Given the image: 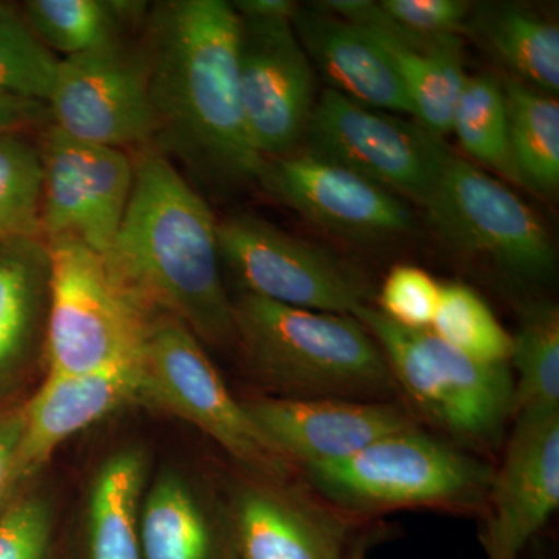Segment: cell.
<instances>
[{"label":"cell","instance_id":"6da1fadb","mask_svg":"<svg viewBox=\"0 0 559 559\" xmlns=\"http://www.w3.org/2000/svg\"><path fill=\"white\" fill-rule=\"evenodd\" d=\"M151 145L209 186L259 182L264 159L246 127L238 76L240 20L226 0H168L146 17Z\"/></svg>","mask_w":559,"mask_h":559},{"label":"cell","instance_id":"7a4b0ae2","mask_svg":"<svg viewBox=\"0 0 559 559\" xmlns=\"http://www.w3.org/2000/svg\"><path fill=\"white\" fill-rule=\"evenodd\" d=\"M132 160L130 204L103 259L157 314L179 319L201 342H235L234 300L223 277L218 219L153 145L139 148Z\"/></svg>","mask_w":559,"mask_h":559},{"label":"cell","instance_id":"3957f363","mask_svg":"<svg viewBox=\"0 0 559 559\" xmlns=\"http://www.w3.org/2000/svg\"><path fill=\"white\" fill-rule=\"evenodd\" d=\"M235 342L264 384L288 399L378 401L395 389L388 360L353 316L241 294Z\"/></svg>","mask_w":559,"mask_h":559},{"label":"cell","instance_id":"277c9868","mask_svg":"<svg viewBox=\"0 0 559 559\" xmlns=\"http://www.w3.org/2000/svg\"><path fill=\"white\" fill-rule=\"evenodd\" d=\"M47 373L142 366L157 312L110 271L102 253L70 238L47 241Z\"/></svg>","mask_w":559,"mask_h":559},{"label":"cell","instance_id":"5b68a950","mask_svg":"<svg viewBox=\"0 0 559 559\" xmlns=\"http://www.w3.org/2000/svg\"><path fill=\"white\" fill-rule=\"evenodd\" d=\"M312 488L340 510L479 506L495 469L414 428L390 433L336 462L305 466Z\"/></svg>","mask_w":559,"mask_h":559},{"label":"cell","instance_id":"8992f818","mask_svg":"<svg viewBox=\"0 0 559 559\" xmlns=\"http://www.w3.org/2000/svg\"><path fill=\"white\" fill-rule=\"evenodd\" d=\"M355 318L377 341L415 409L459 439L479 447L499 443L513 417L509 364L471 359L432 331L404 329L371 305Z\"/></svg>","mask_w":559,"mask_h":559},{"label":"cell","instance_id":"52a82bcc","mask_svg":"<svg viewBox=\"0 0 559 559\" xmlns=\"http://www.w3.org/2000/svg\"><path fill=\"white\" fill-rule=\"evenodd\" d=\"M444 245L520 283H546L557 250L527 202L473 162L451 153L421 205Z\"/></svg>","mask_w":559,"mask_h":559},{"label":"cell","instance_id":"ba28073f","mask_svg":"<svg viewBox=\"0 0 559 559\" xmlns=\"http://www.w3.org/2000/svg\"><path fill=\"white\" fill-rule=\"evenodd\" d=\"M140 404L190 423L259 479L282 480L288 474V460L231 395L197 334L173 316L157 314L151 325Z\"/></svg>","mask_w":559,"mask_h":559},{"label":"cell","instance_id":"9c48e42d","mask_svg":"<svg viewBox=\"0 0 559 559\" xmlns=\"http://www.w3.org/2000/svg\"><path fill=\"white\" fill-rule=\"evenodd\" d=\"M218 246L221 264L241 294L353 318L370 305V288L358 272L261 216L237 213L218 221Z\"/></svg>","mask_w":559,"mask_h":559},{"label":"cell","instance_id":"30bf717a","mask_svg":"<svg viewBox=\"0 0 559 559\" xmlns=\"http://www.w3.org/2000/svg\"><path fill=\"white\" fill-rule=\"evenodd\" d=\"M304 150L419 205L452 153L417 120L369 108L329 87L319 94Z\"/></svg>","mask_w":559,"mask_h":559},{"label":"cell","instance_id":"8fae6325","mask_svg":"<svg viewBox=\"0 0 559 559\" xmlns=\"http://www.w3.org/2000/svg\"><path fill=\"white\" fill-rule=\"evenodd\" d=\"M51 127L92 145L123 150L153 142L145 51L117 38L62 58L49 102Z\"/></svg>","mask_w":559,"mask_h":559},{"label":"cell","instance_id":"7c38bea8","mask_svg":"<svg viewBox=\"0 0 559 559\" xmlns=\"http://www.w3.org/2000/svg\"><path fill=\"white\" fill-rule=\"evenodd\" d=\"M44 186L40 238H70L105 255L130 204L134 160L50 127L39 146Z\"/></svg>","mask_w":559,"mask_h":559},{"label":"cell","instance_id":"4fadbf2b","mask_svg":"<svg viewBox=\"0 0 559 559\" xmlns=\"http://www.w3.org/2000/svg\"><path fill=\"white\" fill-rule=\"evenodd\" d=\"M240 20L238 76L246 127L263 159L304 145L316 103L318 75L290 21Z\"/></svg>","mask_w":559,"mask_h":559},{"label":"cell","instance_id":"5bb4252c","mask_svg":"<svg viewBox=\"0 0 559 559\" xmlns=\"http://www.w3.org/2000/svg\"><path fill=\"white\" fill-rule=\"evenodd\" d=\"M257 183L272 200L342 240H390L414 224L411 210L392 191L305 150L264 159Z\"/></svg>","mask_w":559,"mask_h":559},{"label":"cell","instance_id":"9a60e30c","mask_svg":"<svg viewBox=\"0 0 559 559\" xmlns=\"http://www.w3.org/2000/svg\"><path fill=\"white\" fill-rule=\"evenodd\" d=\"M502 465L492 473L481 544L488 559H520L559 507V412L514 415Z\"/></svg>","mask_w":559,"mask_h":559},{"label":"cell","instance_id":"2e32d148","mask_svg":"<svg viewBox=\"0 0 559 559\" xmlns=\"http://www.w3.org/2000/svg\"><path fill=\"white\" fill-rule=\"evenodd\" d=\"M242 404L278 454L301 468L349 457L415 426L400 406L382 401L261 396Z\"/></svg>","mask_w":559,"mask_h":559},{"label":"cell","instance_id":"e0dca14e","mask_svg":"<svg viewBox=\"0 0 559 559\" xmlns=\"http://www.w3.org/2000/svg\"><path fill=\"white\" fill-rule=\"evenodd\" d=\"M238 559H349L348 522L278 480L242 481L229 502Z\"/></svg>","mask_w":559,"mask_h":559},{"label":"cell","instance_id":"ac0fdd59","mask_svg":"<svg viewBox=\"0 0 559 559\" xmlns=\"http://www.w3.org/2000/svg\"><path fill=\"white\" fill-rule=\"evenodd\" d=\"M142 366L83 373H47L24 404L17 469L24 481L38 474L66 441L124 406L140 404Z\"/></svg>","mask_w":559,"mask_h":559},{"label":"cell","instance_id":"d6986e66","mask_svg":"<svg viewBox=\"0 0 559 559\" xmlns=\"http://www.w3.org/2000/svg\"><path fill=\"white\" fill-rule=\"evenodd\" d=\"M293 27L316 75L349 100L409 117L412 109L395 66L377 36L366 28L300 5Z\"/></svg>","mask_w":559,"mask_h":559},{"label":"cell","instance_id":"ffe728a7","mask_svg":"<svg viewBox=\"0 0 559 559\" xmlns=\"http://www.w3.org/2000/svg\"><path fill=\"white\" fill-rule=\"evenodd\" d=\"M140 544L143 559H238L229 506L178 468L146 487Z\"/></svg>","mask_w":559,"mask_h":559},{"label":"cell","instance_id":"44dd1931","mask_svg":"<svg viewBox=\"0 0 559 559\" xmlns=\"http://www.w3.org/2000/svg\"><path fill=\"white\" fill-rule=\"evenodd\" d=\"M148 474V452L139 444L120 448L103 460L84 509L86 559H143L140 516Z\"/></svg>","mask_w":559,"mask_h":559},{"label":"cell","instance_id":"7402d4cb","mask_svg":"<svg viewBox=\"0 0 559 559\" xmlns=\"http://www.w3.org/2000/svg\"><path fill=\"white\" fill-rule=\"evenodd\" d=\"M50 255L43 238L0 242V382L46 337Z\"/></svg>","mask_w":559,"mask_h":559},{"label":"cell","instance_id":"603a6c76","mask_svg":"<svg viewBox=\"0 0 559 559\" xmlns=\"http://www.w3.org/2000/svg\"><path fill=\"white\" fill-rule=\"evenodd\" d=\"M466 31L476 33L507 76L557 97L559 28L527 7L510 3L473 9Z\"/></svg>","mask_w":559,"mask_h":559},{"label":"cell","instance_id":"cb8c5ba5","mask_svg":"<svg viewBox=\"0 0 559 559\" xmlns=\"http://www.w3.org/2000/svg\"><path fill=\"white\" fill-rule=\"evenodd\" d=\"M373 35L395 66L409 100L412 119L437 138L450 134L455 106L468 80L462 40L436 50H417L378 33Z\"/></svg>","mask_w":559,"mask_h":559},{"label":"cell","instance_id":"d4e9b609","mask_svg":"<svg viewBox=\"0 0 559 559\" xmlns=\"http://www.w3.org/2000/svg\"><path fill=\"white\" fill-rule=\"evenodd\" d=\"M509 108L510 150L518 182L538 193L551 194L559 186V103L502 76Z\"/></svg>","mask_w":559,"mask_h":559},{"label":"cell","instance_id":"484cf974","mask_svg":"<svg viewBox=\"0 0 559 559\" xmlns=\"http://www.w3.org/2000/svg\"><path fill=\"white\" fill-rule=\"evenodd\" d=\"M145 10V2L131 0H27L22 16L53 53L69 58L120 38Z\"/></svg>","mask_w":559,"mask_h":559},{"label":"cell","instance_id":"4316f807","mask_svg":"<svg viewBox=\"0 0 559 559\" xmlns=\"http://www.w3.org/2000/svg\"><path fill=\"white\" fill-rule=\"evenodd\" d=\"M518 371L513 417L559 412V310L551 301H535L522 311L511 334L509 364Z\"/></svg>","mask_w":559,"mask_h":559},{"label":"cell","instance_id":"83f0119b","mask_svg":"<svg viewBox=\"0 0 559 559\" xmlns=\"http://www.w3.org/2000/svg\"><path fill=\"white\" fill-rule=\"evenodd\" d=\"M451 132L471 159L518 182L511 159L509 108L500 79L487 73L468 76Z\"/></svg>","mask_w":559,"mask_h":559},{"label":"cell","instance_id":"f1b7e54d","mask_svg":"<svg viewBox=\"0 0 559 559\" xmlns=\"http://www.w3.org/2000/svg\"><path fill=\"white\" fill-rule=\"evenodd\" d=\"M430 331L471 359L509 364L511 334L471 286L454 282L441 285L439 308Z\"/></svg>","mask_w":559,"mask_h":559},{"label":"cell","instance_id":"f546056e","mask_svg":"<svg viewBox=\"0 0 559 559\" xmlns=\"http://www.w3.org/2000/svg\"><path fill=\"white\" fill-rule=\"evenodd\" d=\"M44 168L39 146L0 135V242L40 238Z\"/></svg>","mask_w":559,"mask_h":559},{"label":"cell","instance_id":"4dcf8cb0","mask_svg":"<svg viewBox=\"0 0 559 559\" xmlns=\"http://www.w3.org/2000/svg\"><path fill=\"white\" fill-rule=\"evenodd\" d=\"M60 61L22 14L0 2V94L47 105Z\"/></svg>","mask_w":559,"mask_h":559},{"label":"cell","instance_id":"1f68e13d","mask_svg":"<svg viewBox=\"0 0 559 559\" xmlns=\"http://www.w3.org/2000/svg\"><path fill=\"white\" fill-rule=\"evenodd\" d=\"M53 503L40 492L16 496L0 514V559H50Z\"/></svg>","mask_w":559,"mask_h":559},{"label":"cell","instance_id":"d6a6232c","mask_svg":"<svg viewBox=\"0 0 559 559\" xmlns=\"http://www.w3.org/2000/svg\"><path fill=\"white\" fill-rule=\"evenodd\" d=\"M440 293V283L428 271L414 264H396L378 294V311L404 329L430 330Z\"/></svg>","mask_w":559,"mask_h":559},{"label":"cell","instance_id":"836d02e7","mask_svg":"<svg viewBox=\"0 0 559 559\" xmlns=\"http://www.w3.org/2000/svg\"><path fill=\"white\" fill-rule=\"evenodd\" d=\"M382 10L403 31L428 44L460 39L474 7L465 0H381Z\"/></svg>","mask_w":559,"mask_h":559},{"label":"cell","instance_id":"e575fe53","mask_svg":"<svg viewBox=\"0 0 559 559\" xmlns=\"http://www.w3.org/2000/svg\"><path fill=\"white\" fill-rule=\"evenodd\" d=\"M24 406L0 407V514L25 484L17 469Z\"/></svg>","mask_w":559,"mask_h":559},{"label":"cell","instance_id":"d590c367","mask_svg":"<svg viewBox=\"0 0 559 559\" xmlns=\"http://www.w3.org/2000/svg\"><path fill=\"white\" fill-rule=\"evenodd\" d=\"M49 116L44 103L0 94V135L20 132Z\"/></svg>","mask_w":559,"mask_h":559},{"label":"cell","instance_id":"8d00e7d4","mask_svg":"<svg viewBox=\"0 0 559 559\" xmlns=\"http://www.w3.org/2000/svg\"><path fill=\"white\" fill-rule=\"evenodd\" d=\"M230 3L238 17L252 21L293 22L300 7L293 0H235Z\"/></svg>","mask_w":559,"mask_h":559},{"label":"cell","instance_id":"74e56055","mask_svg":"<svg viewBox=\"0 0 559 559\" xmlns=\"http://www.w3.org/2000/svg\"><path fill=\"white\" fill-rule=\"evenodd\" d=\"M367 540H359L358 546L353 549L352 558L349 559H366Z\"/></svg>","mask_w":559,"mask_h":559}]
</instances>
